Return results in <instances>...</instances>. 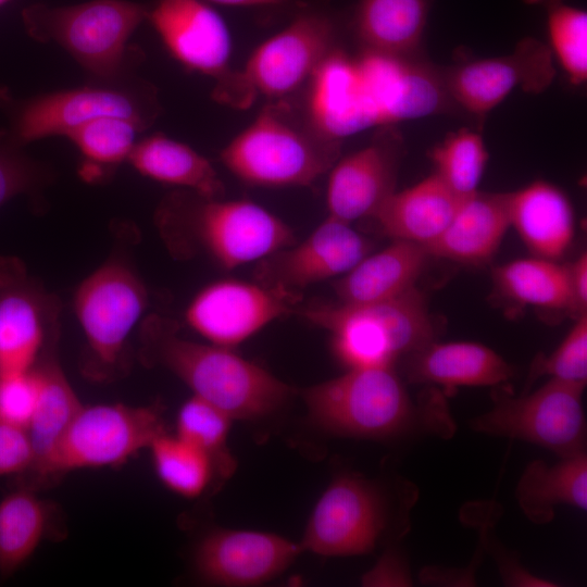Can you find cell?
<instances>
[{
    "mask_svg": "<svg viewBox=\"0 0 587 587\" xmlns=\"http://www.w3.org/2000/svg\"><path fill=\"white\" fill-rule=\"evenodd\" d=\"M311 422L336 436L383 441L451 439L448 396L429 386L411 395L394 366L352 367L303 391Z\"/></svg>",
    "mask_w": 587,
    "mask_h": 587,
    "instance_id": "1",
    "label": "cell"
},
{
    "mask_svg": "<svg viewBox=\"0 0 587 587\" xmlns=\"http://www.w3.org/2000/svg\"><path fill=\"white\" fill-rule=\"evenodd\" d=\"M419 496V487L401 476L385 482L341 474L314 507L300 547L323 557H353L397 545L410 532Z\"/></svg>",
    "mask_w": 587,
    "mask_h": 587,
    "instance_id": "2",
    "label": "cell"
},
{
    "mask_svg": "<svg viewBox=\"0 0 587 587\" xmlns=\"http://www.w3.org/2000/svg\"><path fill=\"white\" fill-rule=\"evenodd\" d=\"M143 328L146 351L232 420L270 415L291 394L287 384L230 348L177 336L170 321L150 317Z\"/></svg>",
    "mask_w": 587,
    "mask_h": 587,
    "instance_id": "3",
    "label": "cell"
},
{
    "mask_svg": "<svg viewBox=\"0 0 587 587\" xmlns=\"http://www.w3.org/2000/svg\"><path fill=\"white\" fill-rule=\"evenodd\" d=\"M340 141L297 117L280 101L257 117L221 152L223 164L242 182L264 187L309 186L339 157Z\"/></svg>",
    "mask_w": 587,
    "mask_h": 587,
    "instance_id": "4",
    "label": "cell"
},
{
    "mask_svg": "<svg viewBox=\"0 0 587 587\" xmlns=\"http://www.w3.org/2000/svg\"><path fill=\"white\" fill-rule=\"evenodd\" d=\"M302 314L330 333L336 355L349 369L394 366L436 340L425 298L416 287L387 300L320 304Z\"/></svg>",
    "mask_w": 587,
    "mask_h": 587,
    "instance_id": "5",
    "label": "cell"
},
{
    "mask_svg": "<svg viewBox=\"0 0 587 587\" xmlns=\"http://www.w3.org/2000/svg\"><path fill=\"white\" fill-rule=\"evenodd\" d=\"M164 432L159 404H83L49 458L22 486L35 489L74 471L120 466Z\"/></svg>",
    "mask_w": 587,
    "mask_h": 587,
    "instance_id": "6",
    "label": "cell"
},
{
    "mask_svg": "<svg viewBox=\"0 0 587 587\" xmlns=\"http://www.w3.org/2000/svg\"><path fill=\"white\" fill-rule=\"evenodd\" d=\"M148 9L128 0H91L23 11L28 34L41 42L64 48L86 71L103 80L116 79L127 62V41Z\"/></svg>",
    "mask_w": 587,
    "mask_h": 587,
    "instance_id": "7",
    "label": "cell"
},
{
    "mask_svg": "<svg viewBox=\"0 0 587 587\" xmlns=\"http://www.w3.org/2000/svg\"><path fill=\"white\" fill-rule=\"evenodd\" d=\"M586 383L549 378L535 391L515 395L498 385L492 407L470 421L476 433L522 440L567 458L586 452L587 423L583 407Z\"/></svg>",
    "mask_w": 587,
    "mask_h": 587,
    "instance_id": "8",
    "label": "cell"
},
{
    "mask_svg": "<svg viewBox=\"0 0 587 587\" xmlns=\"http://www.w3.org/2000/svg\"><path fill=\"white\" fill-rule=\"evenodd\" d=\"M147 20L176 60L215 80L216 101L245 109L239 71L229 67L232 36L213 8L201 0H158L148 10Z\"/></svg>",
    "mask_w": 587,
    "mask_h": 587,
    "instance_id": "9",
    "label": "cell"
},
{
    "mask_svg": "<svg viewBox=\"0 0 587 587\" xmlns=\"http://www.w3.org/2000/svg\"><path fill=\"white\" fill-rule=\"evenodd\" d=\"M147 303L143 284L121 262L103 264L78 286L74 310L90 353L92 375L104 378L117 367Z\"/></svg>",
    "mask_w": 587,
    "mask_h": 587,
    "instance_id": "10",
    "label": "cell"
},
{
    "mask_svg": "<svg viewBox=\"0 0 587 587\" xmlns=\"http://www.w3.org/2000/svg\"><path fill=\"white\" fill-rule=\"evenodd\" d=\"M158 111L152 90L83 87L42 95L24 102L15 111L7 135L22 146L48 136H67L78 126L103 116L126 118L145 129Z\"/></svg>",
    "mask_w": 587,
    "mask_h": 587,
    "instance_id": "11",
    "label": "cell"
},
{
    "mask_svg": "<svg viewBox=\"0 0 587 587\" xmlns=\"http://www.w3.org/2000/svg\"><path fill=\"white\" fill-rule=\"evenodd\" d=\"M297 291L224 279L202 288L190 301L186 322L210 344L232 348L290 311Z\"/></svg>",
    "mask_w": 587,
    "mask_h": 587,
    "instance_id": "12",
    "label": "cell"
},
{
    "mask_svg": "<svg viewBox=\"0 0 587 587\" xmlns=\"http://www.w3.org/2000/svg\"><path fill=\"white\" fill-rule=\"evenodd\" d=\"M199 198L190 212L191 230L224 268L262 260L294 243L290 227L254 202Z\"/></svg>",
    "mask_w": 587,
    "mask_h": 587,
    "instance_id": "13",
    "label": "cell"
},
{
    "mask_svg": "<svg viewBox=\"0 0 587 587\" xmlns=\"http://www.w3.org/2000/svg\"><path fill=\"white\" fill-rule=\"evenodd\" d=\"M335 29L322 13L298 15L284 29L263 41L240 71L257 98H282L310 80L334 49Z\"/></svg>",
    "mask_w": 587,
    "mask_h": 587,
    "instance_id": "14",
    "label": "cell"
},
{
    "mask_svg": "<svg viewBox=\"0 0 587 587\" xmlns=\"http://www.w3.org/2000/svg\"><path fill=\"white\" fill-rule=\"evenodd\" d=\"M355 62L375 126L436 114L450 104L444 75L426 65L365 50Z\"/></svg>",
    "mask_w": 587,
    "mask_h": 587,
    "instance_id": "15",
    "label": "cell"
},
{
    "mask_svg": "<svg viewBox=\"0 0 587 587\" xmlns=\"http://www.w3.org/2000/svg\"><path fill=\"white\" fill-rule=\"evenodd\" d=\"M351 223L328 215L303 241L262 259L259 283L297 291L345 275L370 253L371 242Z\"/></svg>",
    "mask_w": 587,
    "mask_h": 587,
    "instance_id": "16",
    "label": "cell"
},
{
    "mask_svg": "<svg viewBox=\"0 0 587 587\" xmlns=\"http://www.w3.org/2000/svg\"><path fill=\"white\" fill-rule=\"evenodd\" d=\"M554 73L550 50L528 38L509 55L470 62L451 70L444 78L453 102L484 115L515 88L527 92L545 90Z\"/></svg>",
    "mask_w": 587,
    "mask_h": 587,
    "instance_id": "17",
    "label": "cell"
},
{
    "mask_svg": "<svg viewBox=\"0 0 587 587\" xmlns=\"http://www.w3.org/2000/svg\"><path fill=\"white\" fill-rule=\"evenodd\" d=\"M301 551L300 544L272 533L220 528L198 544L195 566L207 583L252 586L280 574Z\"/></svg>",
    "mask_w": 587,
    "mask_h": 587,
    "instance_id": "18",
    "label": "cell"
},
{
    "mask_svg": "<svg viewBox=\"0 0 587 587\" xmlns=\"http://www.w3.org/2000/svg\"><path fill=\"white\" fill-rule=\"evenodd\" d=\"M401 154L400 135L387 126L370 145L336 161L327 185L328 215L348 223L373 217L396 191Z\"/></svg>",
    "mask_w": 587,
    "mask_h": 587,
    "instance_id": "19",
    "label": "cell"
},
{
    "mask_svg": "<svg viewBox=\"0 0 587 587\" xmlns=\"http://www.w3.org/2000/svg\"><path fill=\"white\" fill-rule=\"evenodd\" d=\"M411 383L438 387L449 397L461 386H498L513 375V366L491 348L472 341H432L405 357Z\"/></svg>",
    "mask_w": 587,
    "mask_h": 587,
    "instance_id": "20",
    "label": "cell"
},
{
    "mask_svg": "<svg viewBox=\"0 0 587 587\" xmlns=\"http://www.w3.org/2000/svg\"><path fill=\"white\" fill-rule=\"evenodd\" d=\"M308 118L329 139L375 126L363 96L355 59L333 50L313 74Z\"/></svg>",
    "mask_w": 587,
    "mask_h": 587,
    "instance_id": "21",
    "label": "cell"
},
{
    "mask_svg": "<svg viewBox=\"0 0 587 587\" xmlns=\"http://www.w3.org/2000/svg\"><path fill=\"white\" fill-rule=\"evenodd\" d=\"M509 227V192L477 191L461 202L447 228L425 249L435 258L484 263L495 255Z\"/></svg>",
    "mask_w": 587,
    "mask_h": 587,
    "instance_id": "22",
    "label": "cell"
},
{
    "mask_svg": "<svg viewBox=\"0 0 587 587\" xmlns=\"http://www.w3.org/2000/svg\"><path fill=\"white\" fill-rule=\"evenodd\" d=\"M437 174L401 191H394L372 218L383 234L424 247L447 228L461 202Z\"/></svg>",
    "mask_w": 587,
    "mask_h": 587,
    "instance_id": "23",
    "label": "cell"
},
{
    "mask_svg": "<svg viewBox=\"0 0 587 587\" xmlns=\"http://www.w3.org/2000/svg\"><path fill=\"white\" fill-rule=\"evenodd\" d=\"M510 226L538 258L557 261L575 235V216L567 197L555 186L538 180L509 192Z\"/></svg>",
    "mask_w": 587,
    "mask_h": 587,
    "instance_id": "24",
    "label": "cell"
},
{
    "mask_svg": "<svg viewBox=\"0 0 587 587\" xmlns=\"http://www.w3.org/2000/svg\"><path fill=\"white\" fill-rule=\"evenodd\" d=\"M428 258L424 246L394 239L383 250L365 255L335 283L339 302L359 304L398 297L415 287Z\"/></svg>",
    "mask_w": 587,
    "mask_h": 587,
    "instance_id": "25",
    "label": "cell"
},
{
    "mask_svg": "<svg viewBox=\"0 0 587 587\" xmlns=\"http://www.w3.org/2000/svg\"><path fill=\"white\" fill-rule=\"evenodd\" d=\"M515 498L525 517L534 524L550 523L559 505L587 509V452L559 458L550 464L538 459L523 470Z\"/></svg>",
    "mask_w": 587,
    "mask_h": 587,
    "instance_id": "26",
    "label": "cell"
},
{
    "mask_svg": "<svg viewBox=\"0 0 587 587\" xmlns=\"http://www.w3.org/2000/svg\"><path fill=\"white\" fill-rule=\"evenodd\" d=\"M39 297L15 277H0V377L30 371L45 341Z\"/></svg>",
    "mask_w": 587,
    "mask_h": 587,
    "instance_id": "27",
    "label": "cell"
},
{
    "mask_svg": "<svg viewBox=\"0 0 587 587\" xmlns=\"http://www.w3.org/2000/svg\"><path fill=\"white\" fill-rule=\"evenodd\" d=\"M129 163L151 179L187 187L207 199H220L224 186L211 164L189 146L158 134L133 148Z\"/></svg>",
    "mask_w": 587,
    "mask_h": 587,
    "instance_id": "28",
    "label": "cell"
},
{
    "mask_svg": "<svg viewBox=\"0 0 587 587\" xmlns=\"http://www.w3.org/2000/svg\"><path fill=\"white\" fill-rule=\"evenodd\" d=\"M427 12V0H360L355 34L365 51L405 58L420 45Z\"/></svg>",
    "mask_w": 587,
    "mask_h": 587,
    "instance_id": "29",
    "label": "cell"
},
{
    "mask_svg": "<svg viewBox=\"0 0 587 587\" xmlns=\"http://www.w3.org/2000/svg\"><path fill=\"white\" fill-rule=\"evenodd\" d=\"M53 507L21 486L0 500V577L15 574L48 535Z\"/></svg>",
    "mask_w": 587,
    "mask_h": 587,
    "instance_id": "30",
    "label": "cell"
},
{
    "mask_svg": "<svg viewBox=\"0 0 587 587\" xmlns=\"http://www.w3.org/2000/svg\"><path fill=\"white\" fill-rule=\"evenodd\" d=\"M35 367L39 382L38 396L27 426L34 461L24 477L35 473L45 463L83 405L55 360L46 359L37 362Z\"/></svg>",
    "mask_w": 587,
    "mask_h": 587,
    "instance_id": "31",
    "label": "cell"
},
{
    "mask_svg": "<svg viewBox=\"0 0 587 587\" xmlns=\"http://www.w3.org/2000/svg\"><path fill=\"white\" fill-rule=\"evenodd\" d=\"M498 291L510 300L573 315V300L567 265L542 258L510 261L492 270Z\"/></svg>",
    "mask_w": 587,
    "mask_h": 587,
    "instance_id": "32",
    "label": "cell"
},
{
    "mask_svg": "<svg viewBox=\"0 0 587 587\" xmlns=\"http://www.w3.org/2000/svg\"><path fill=\"white\" fill-rule=\"evenodd\" d=\"M148 450L161 483L185 498L200 496L214 474L210 457L177 435L160 434Z\"/></svg>",
    "mask_w": 587,
    "mask_h": 587,
    "instance_id": "33",
    "label": "cell"
},
{
    "mask_svg": "<svg viewBox=\"0 0 587 587\" xmlns=\"http://www.w3.org/2000/svg\"><path fill=\"white\" fill-rule=\"evenodd\" d=\"M230 417L210 402L192 395L180 407L176 435L205 452L214 473L223 478L233 475L236 460L227 446Z\"/></svg>",
    "mask_w": 587,
    "mask_h": 587,
    "instance_id": "34",
    "label": "cell"
},
{
    "mask_svg": "<svg viewBox=\"0 0 587 587\" xmlns=\"http://www.w3.org/2000/svg\"><path fill=\"white\" fill-rule=\"evenodd\" d=\"M435 174L459 197L477 192L488 153L482 137L469 129L449 135L430 152Z\"/></svg>",
    "mask_w": 587,
    "mask_h": 587,
    "instance_id": "35",
    "label": "cell"
},
{
    "mask_svg": "<svg viewBox=\"0 0 587 587\" xmlns=\"http://www.w3.org/2000/svg\"><path fill=\"white\" fill-rule=\"evenodd\" d=\"M502 514L500 503L495 500L467 503L461 511V519L477 529L479 548L490 555L499 575L507 586L513 587H554L552 580L539 577L524 567L519 554L505 548L496 537L495 526Z\"/></svg>",
    "mask_w": 587,
    "mask_h": 587,
    "instance_id": "36",
    "label": "cell"
},
{
    "mask_svg": "<svg viewBox=\"0 0 587 587\" xmlns=\"http://www.w3.org/2000/svg\"><path fill=\"white\" fill-rule=\"evenodd\" d=\"M140 130L142 128L129 120L103 116L78 126L67 137L88 162L113 165L128 159Z\"/></svg>",
    "mask_w": 587,
    "mask_h": 587,
    "instance_id": "37",
    "label": "cell"
},
{
    "mask_svg": "<svg viewBox=\"0 0 587 587\" xmlns=\"http://www.w3.org/2000/svg\"><path fill=\"white\" fill-rule=\"evenodd\" d=\"M555 55L573 84L587 77V14L578 9L559 5L548 20Z\"/></svg>",
    "mask_w": 587,
    "mask_h": 587,
    "instance_id": "38",
    "label": "cell"
},
{
    "mask_svg": "<svg viewBox=\"0 0 587 587\" xmlns=\"http://www.w3.org/2000/svg\"><path fill=\"white\" fill-rule=\"evenodd\" d=\"M545 375L566 382H587V314L575 319V324L553 352L535 359L523 392Z\"/></svg>",
    "mask_w": 587,
    "mask_h": 587,
    "instance_id": "39",
    "label": "cell"
},
{
    "mask_svg": "<svg viewBox=\"0 0 587 587\" xmlns=\"http://www.w3.org/2000/svg\"><path fill=\"white\" fill-rule=\"evenodd\" d=\"M40 165L21 151L8 135H0V207L10 199L32 192L45 179Z\"/></svg>",
    "mask_w": 587,
    "mask_h": 587,
    "instance_id": "40",
    "label": "cell"
},
{
    "mask_svg": "<svg viewBox=\"0 0 587 587\" xmlns=\"http://www.w3.org/2000/svg\"><path fill=\"white\" fill-rule=\"evenodd\" d=\"M38 385L35 366L24 374L0 377V422L27 429L37 401Z\"/></svg>",
    "mask_w": 587,
    "mask_h": 587,
    "instance_id": "41",
    "label": "cell"
},
{
    "mask_svg": "<svg viewBox=\"0 0 587 587\" xmlns=\"http://www.w3.org/2000/svg\"><path fill=\"white\" fill-rule=\"evenodd\" d=\"M33 461L34 450L27 429L0 422V477L23 476Z\"/></svg>",
    "mask_w": 587,
    "mask_h": 587,
    "instance_id": "42",
    "label": "cell"
},
{
    "mask_svg": "<svg viewBox=\"0 0 587 587\" xmlns=\"http://www.w3.org/2000/svg\"><path fill=\"white\" fill-rule=\"evenodd\" d=\"M364 586H412L410 565L397 545L387 547L376 564L362 576Z\"/></svg>",
    "mask_w": 587,
    "mask_h": 587,
    "instance_id": "43",
    "label": "cell"
},
{
    "mask_svg": "<svg viewBox=\"0 0 587 587\" xmlns=\"http://www.w3.org/2000/svg\"><path fill=\"white\" fill-rule=\"evenodd\" d=\"M573 300L574 319L587 314V255L582 253L567 265Z\"/></svg>",
    "mask_w": 587,
    "mask_h": 587,
    "instance_id": "44",
    "label": "cell"
},
{
    "mask_svg": "<svg viewBox=\"0 0 587 587\" xmlns=\"http://www.w3.org/2000/svg\"><path fill=\"white\" fill-rule=\"evenodd\" d=\"M213 3L228 7H265V5H283L290 0H208Z\"/></svg>",
    "mask_w": 587,
    "mask_h": 587,
    "instance_id": "45",
    "label": "cell"
},
{
    "mask_svg": "<svg viewBox=\"0 0 587 587\" xmlns=\"http://www.w3.org/2000/svg\"><path fill=\"white\" fill-rule=\"evenodd\" d=\"M9 0H0V5L4 4Z\"/></svg>",
    "mask_w": 587,
    "mask_h": 587,
    "instance_id": "46",
    "label": "cell"
}]
</instances>
